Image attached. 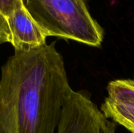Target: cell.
<instances>
[{
    "instance_id": "3",
    "label": "cell",
    "mask_w": 134,
    "mask_h": 133,
    "mask_svg": "<svg viewBox=\"0 0 134 133\" xmlns=\"http://www.w3.org/2000/svg\"><path fill=\"white\" fill-rule=\"evenodd\" d=\"M117 125L104 116L86 91H72L57 133H115Z\"/></svg>"
},
{
    "instance_id": "2",
    "label": "cell",
    "mask_w": 134,
    "mask_h": 133,
    "mask_svg": "<svg viewBox=\"0 0 134 133\" xmlns=\"http://www.w3.org/2000/svg\"><path fill=\"white\" fill-rule=\"evenodd\" d=\"M23 2L49 37L101 46L104 29L92 16L86 0H23Z\"/></svg>"
},
{
    "instance_id": "6",
    "label": "cell",
    "mask_w": 134,
    "mask_h": 133,
    "mask_svg": "<svg viewBox=\"0 0 134 133\" xmlns=\"http://www.w3.org/2000/svg\"><path fill=\"white\" fill-rule=\"evenodd\" d=\"M23 4V0H0V12L7 18Z\"/></svg>"
},
{
    "instance_id": "1",
    "label": "cell",
    "mask_w": 134,
    "mask_h": 133,
    "mask_svg": "<svg viewBox=\"0 0 134 133\" xmlns=\"http://www.w3.org/2000/svg\"><path fill=\"white\" fill-rule=\"evenodd\" d=\"M72 91L55 42L14 51L1 67L0 133H57Z\"/></svg>"
},
{
    "instance_id": "4",
    "label": "cell",
    "mask_w": 134,
    "mask_h": 133,
    "mask_svg": "<svg viewBox=\"0 0 134 133\" xmlns=\"http://www.w3.org/2000/svg\"><path fill=\"white\" fill-rule=\"evenodd\" d=\"M106 90L100 111L115 124L134 133V78L112 80Z\"/></svg>"
},
{
    "instance_id": "5",
    "label": "cell",
    "mask_w": 134,
    "mask_h": 133,
    "mask_svg": "<svg viewBox=\"0 0 134 133\" xmlns=\"http://www.w3.org/2000/svg\"><path fill=\"white\" fill-rule=\"evenodd\" d=\"M7 20L14 51H29L46 44L49 34L33 19L24 4Z\"/></svg>"
},
{
    "instance_id": "7",
    "label": "cell",
    "mask_w": 134,
    "mask_h": 133,
    "mask_svg": "<svg viewBox=\"0 0 134 133\" xmlns=\"http://www.w3.org/2000/svg\"><path fill=\"white\" fill-rule=\"evenodd\" d=\"M11 33L6 16L0 12V46L6 42L10 43Z\"/></svg>"
}]
</instances>
